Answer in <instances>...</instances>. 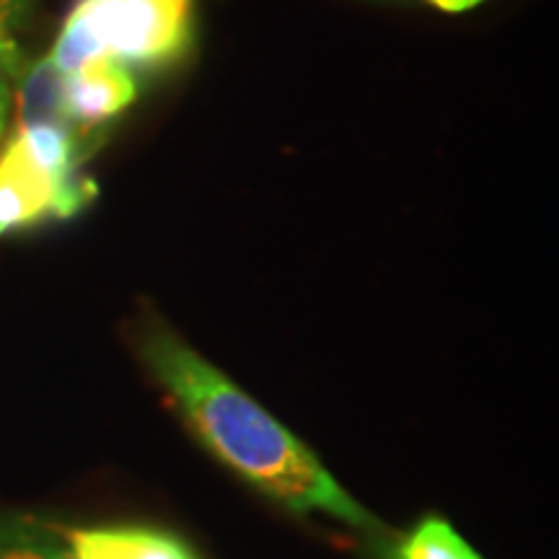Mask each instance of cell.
Segmentation results:
<instances>
[{
    "label": "cell",
    "instance_id": "obj_1",
    "mask_svg": "<svg viewBox=\"0 0 559 559\" xmlns=\"http://www.w3.org/2000/svg\"><path fill=\"white\" fill-rule=\"evenodd\" d=\"M140 355L194 436L239 477L293 513L319 510L353 528H379L288 428L171 330L151 324L140 337Z\"/></svg>",
    "mask_w": 559,
    "mask_h": 559
},
{
    "label": "cell",
    "instance_id": "obj_2",
    "mask_svg": "<svg viewBox=\"0 0 559 559\" xmlns=\"http://www.w3.org/2000/svg\"><path fill=\"white\" fill-rule=\"evenodd\" d=\"M192 0H81L62 24L50 60L62 73L94 60L164 68L192 45Z\"/></svg>",
    "mask_w": 559,
    "mask_h": 559
},
{
    "label": "cell",
    "instance_id": "obj_3",
    "mask_svg": "<svg viewBox=\"0 0 559 559\" xmlns=\"http://www.w3.org/2000/svg\"><path fill=\"white\" fill-rule=\"evenodd\" d=\"M94 187L81 174H58L39 164L13 135L0 153V239L47 218H70Z\"/></svg>",
    "mask_w": 559,
    "mask_h": 559
},
{
    "label": "cell",
    "instance_id": "obj_4",
    "mask_svg": "<svg viewBox=\"0 0 559 559\" xmlns=\"http://www.w3.org/2000/svg\"><path fill=\"white\" fill-rule=\"evenodd\" d=\"M66 117L70 124H99L128 109L138 96V79L128 66L94 60L66 73Z\"/></svg>",
    "mask_w": 559,
    "mask_h": 559
},
{
    "label": "cell",
    "instance_id": "obj_5",
    "mask_svg": "<svg viewBox=\"0 0 559 559\" xmlns=\"http://www.w3.org/2000/svg\"><path fill=\"white\" fill-rule=\"evenodd\" d=\"M81 559H194L185 544L153 528H68Z\"/></svg>",
    "mask_w": 559,
    "mask_h": 559
},
{
    "label": "cell",
    "instance_id": "obj_6",
    "mask_svg": "<svg viewBox=\"0 0 559 559\" xmlns=\"http://www.w3.org/2000/svg\"><path fill=\"white\" fill-rule=\"evenodd\" d=\"M62 88H66V73L50 58L26 68L19 75V128H34V124H68V128H73L66 117Z\"/></svg>",
    "mask_w": 559,
    "mask_h": 559
},
{
    "label": "cell",
    "instance_id": "obj_7",
    "mask_svg": "<svg viewBox=\"0 0 559 559\" xmlns=\"http://www.w3.org/2000/svg\"><path fill=\"white\" fill-rule=\"evenodd\" d=\"M0 559H81L68 528L34 515L0 519Z\"/></svg>",
    "mask_w": 559,
    "mask_h": 559
},
{
    "label": "cell",
    "instance_id": "obj_8",
    "mask_svg": "<svg viewBox=\"0 0 559 559\" xmlns=\"http://www.w3.org/2000/svg\"><path fill=\"white\" fill-rule=\"evenodd\" d=\"M396 559H485L443 519H425L404 539Z\"/></svg>",
    "mask_w": 559,
    "mask_h": 559
},
{
    "label": "cell",
    "instance_id": "obj_9",
    "mask_svg": "<svg viewBox=\"0 0 559 559\" xmlns=\"http://www.w3.org/2000/svg\"><path fill=\"white\" fill-rule=\"evenodd\" d=\"M21 73H24V55L16 39H0V96H11L9 81H19Z\"/></svg>",
    "mask_w": 559,
    "mask_h": 559
},
{
    "label": "cell",
    "instance_id": "obj_10",
    "mask_svg": "<svg viewBox=\"0 0 559 559\" xmlns=\"http://www.w3.org/2000/svg\"><path fill=\"white\" fill-rule=\"evenodd\" d=\"M26 5H29V0H0V39L13 37V24L26 11Z\"/></svg>",
    "mask_w": 559,
    "mask_h": 559
},
{
    "label": "cell",
    "instance_id": "obj_11",
    "mask_svg": "<svg viewBox=\"0 0 559 559\" xmlns=\"http://www.w3.org/2000/svg\"><path fill=\"white\" fill-rule=\"evenodd\" d=\"M423 3L436 5L440 11H449V13H459V11H469V0H423Z\"/></svg>",
    "mask_w": 559,
    "mask_h": 559
},
{
    "label": "cell",
    "instance_id": "obj_12",
    "mask_svg": "<svg viewBox=\"0 0 559 559\" xmlns=\"http://www.w3.org/2000/svg\"><path fill=\"white\" fill-rule=\"evenodd\" d=\"M9 99H11V96H0V130H3L5 109H9Z\"/></svg>",
    "mask_w": 559,
    "mask_h": 559
}]
</instances>
